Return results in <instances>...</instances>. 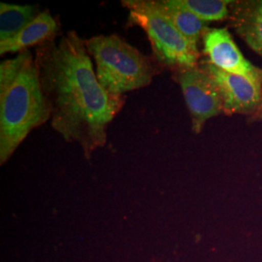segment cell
<instances>
[{
	"label": "cell",
	"mask_w": 262,
	"mask_h": 262,
	"mask_svg": "<svg viewBox=\"0 0 262 262\" xmlns=\"http://www.w3.org/2000/svg\"><path fill=\"white\" fill-rule=\"evenodd\" d=\"M34 61L52 128L91 159L106 145L108 126L124 99L99 84L85 41L75 30L36 47Z\"/></svg>",
	"instance_id": "obj_1"
},
{
	"label": "cell",
	"mask_w": 262,
	"mask_h": 262,
	"mask_svg": "<svg viewBox=\"0 0 262 262\" xmlns=\"http://www.w3.org/2000/svg\"><path fill=\"white\" fill-rule=\"evenodd\" d=\"M50 121L37 66L30 51L0 64V164L8 161L28 134Z\"/></svg>",
	"instance_id": "obj_2"
},
{
	"label": "cell",
	"mask_w": 262,
	"mask_h": 262,
	"mask_svg": "<svg viewBox=\"0 0 262 262\" xmlns=\"http://www.w3.org/2000/svg\"><path fill=\"white\" fill-rule=\"evenodd\" d=\"M85 46L95 61L99 84L113 95L149 85L157 72L149 56L117 34L90 38Z\"/></svg>",
	"instance_id": "obj_3"
},
{
	"label": "cell",
	"mask_w": 262,
	"mask_h": 262,
	"mask_svg": "<svg viewBox=\"0 0 262 262\" xmlns=\"http://www.w3.org/2000/svg\"><path fill=\"white\" fill-rule=\"evenodd\" d=\"M122 5L129 12L128 24L146 32L159 62L179 69L198 66L199 51L180 33L155 0H122Z\"/></svg>",
	"instance_id": "obj_4"
},
{
	"label": "cell",
	"mask_w": 262,
	"mask_h": 262,
	"mask_svg": "<svg viewBox=\"0 0 262 262\" xmlns=\"http://www.w3.org/2000/svg\"><path fill=\"white\" fill-rule=\"evenodd\" d=\"M177 74L191 117V128L198 134L208 120L224 112L222 99L212 79L200 66L181 68Z\"/></svg>",
	"instance_id": "obj_5"
},
{
	"label": "cell",
	"mask_w": 262,
	"mask_h": 262,
	"mask_svg": "<svg viewBox=\"0 0 262 262\" xmlns=\"http://www.w3.org/2000/svg\"><path fill=\"white\" fill-rule=\"evenodd\" d=\"M215 85L220 95L224 112L232 114H253L261 109L262 89L243 76L225 72L204 61L200 66Z\"/></svg>",
	"instance_id": "obj_6"
},
{
	"label": "cell",
	"mask_w": 262,
	"mask_h": 262,
	"mask_svg": "<svg viewBox=\"0 0 262 262\" xmlns=\"http://www.w3.org/2000/svg\"><path fill=\"white\" fill-rule=\"evenodd\" d=\"M209 62L225 72L243 76L262 89V69L244 57L226 28H210L203 37Z\"/></svg>",
	"instance_id": "obj_7"
},
{
	"label": "cell",
	"mask_w": 262,
	"mask_h": 262,
	"mask_svg": "<svg viewBox=\"0 0 262 262\" xmlns=\"http://www.w3.org/2000/svg\"><path fill=\"white\" fill-rule=\"evenodd\" d=\"M59 25L49 11L40 12L26 28L15 37L0 43V55L21 53L29 48L40 46L48 41L56 39Z\"/></svg>",
	"instance_id": "obj_8"
},
{
	"label": "cell",
	"mask_w": 262,
	"mask_h": 262,
	"mask_svg": "<svg viewBox=\"0 0 262 262\" xmlns=\"http://www.w3.org/2000/svg\"><path fill=\"white\" fill-rule=\"evenodd\" d=\"M231 20L239 36L262 56V0L238 2Z\"/></svg>",
	"instance_id": "obj_9"
},
{
	"label": "cell",
	"mask_w": 262,
	"mask_h": 262,
	"mask_svg": "<svg viewBox=\"0 0 262 262\" xmlns=\"http://www.w3.org/2000/svg\"><path fill=\"white\" fill-rule=\"evenodd\" d=\"M159 10L168 18L187 39L191 46L198 50V43L210 29L208 23L199 19L191 12L176 4L175 0H155Z\"/></svg>",
	"instance_id": "obj_10"
},
{
	"label": "cell",
	"mask_w": 262,
	"mask_h": 262,
	"mask_svg": "<svg viewBox=\"0 0 262 262\" xmlns=\"http://www.w3.org/2000/svg\"><path fill=\"white\" fill-rule=\"evenodd\" d=\"M37 5L0 3V43L15 37L20 30L36 18Z\"/></svg>",
	"instance_id": "obj_11"
},
{
	"label": "cell",
	"mask_w": 262,
	"mask_h": 262,
	"mask_svg": "<svg viewBox=\"0 0 262 262\" xmlns=\"http://www.w3.org/2000/svg\"><path fill=\"white\" fill-rule=\"evenodd\" d=\"M176 4L204 21H219L229 16V0H175Z\"/></svg>",
	"instance_id": "obj_12"
},
{
	"label": "cell",
	"mask_w": 262,
	"mask_h": 262,
	"mask_svg": "<svg viewBox=\"0 0 262 262\" xmlns=\"http://www.w3.org/2000/svg\"><path fill=\"white\" fill-rule=\"evenodd\" d=\"M261 108H262V105H261Z\"/></svg>",
	"instance_id": "obj_13"
}]
</instances>
